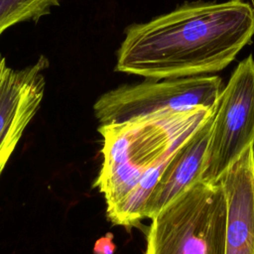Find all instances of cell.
Instances as JSON below:
<instances>
[{
  "mask_svg": "<svg viewBox=\"0 0 254 254\" xmlns=\"http://www.w3.org/2000/svg\"><path fill=\"white\" fill-rule=\"evenodd\" d=\"M215 110L163 111L99 126L103 160L94 187L105 197L112 223L132 226L145 218L146 206L170 160Z\"/></svg>",
  "mask_w": 254,
  "mask_h": 254,
  "instance_id": "cell-2",
  "label": "cell"
},
{
  "mask_svg": "<svg viewBox=\"0 0 254 254\" xmlns=\"http://www.w3.org/2000/svg\"><path fill=\"white\" fill-rule=\"evenodd\" d=\"M251 2H252V4H251V5H252V7L254 8V0H251Z\"/></svg>",
  "mask_w": 254,
  "mask_h": 254,
  "instance_id": "cell-11",
  "label": "cell"
},
{
  "mask_svg": "<svg viewBox=\"0 0 254 254\" xmlns=\"http://www.w3.org/2000/svg\"><path fill=\"white\" fill-rule=\"evenodd\" d=\"M254 146V58L243 59L222 88L214 112L200 181L217 184L227 169Z\"/></svg>",
  "mask_w": 254,
  "mask_h": 254,
  "instance_id": "cell-5",
  "label": "cell"
},
{
  "mask_svg": "<svg viewBox=\"0 0 254 254\" xmlns=\"http://www.w3.org/2000/svg\"><path fill=\"white\" fill-rule=\"evenodd\" d=\"M227 204L225 254H254V146L219 181Z\"/></svg>",
  "mask_w": 254,
  "mask_h": 254,
  "instance_id": "cell-7",
  "label": "cell"
},
{
  "mask_svg": "<svg viewBox=\"0 0 254 254\" xmlns=\"http://www.w3.org/2000/svg\"><path fill=\"white\" fill-rule=\"evenodd\" d=\"M253 36L247 2H187L128 26L115 69L155 80L206 75L224 69Z\"/></svg>",
  "mask_w": 254,
  "mask_h": 254,
  "instance_id": "cell-1",
  "label": "cell"
},
{
  "mask_svg": "<svg viewBox=\"0 0 254 254\" xmlns=\"http://www.w3.org/2000/svg\"><path fill=\"white\" fill-rule=\"evenodd\" d=\"M222 88L216 75L146 79L104 92L93 104V112L100 125H107L163 111L216 109Z\"/></svg>",
  "mask_w": 254,
  "mask_h": 254,
  "instance_id": "cell-4",
  "label": "cell"
},
{
  "mask_svg": "<svg viewBox=\"0 0 254 254\" xmlns=\"http://www.w3.org/2000/svg\"><path fill=\"white\" fill-rule=\"evenodd\" d=\"M214 114L174 154L146 206L145 218H152L168 203L200 181Z\"/></svg>",
  "mask_w": 254,
  "mask_h": 254,
  "instance_id": "cell-8",
  "label": "cell"
},
{
  "mask_svg": "<svg viewBox=\"0 0 254 254\" xmlns=\"http://www.w3.org/2000/svg\"><path fill=\"white\" fill-rule=\"evenodd\" d=\"M113 234L107 232L105 235L99 237L93 246V254H114L116 245L113 242Z\"/></svg>",
  "mask_w": 254,
  "mask_h": 254,
  "instance_id": "cell-10",
  "label": "cell"
},
{
  "mask_svg": "<svg viewBox=\"0 0 254 254\" xmlns=\"http://www.w3.org/2000/svg\"><path fill=\"white\" fill-rule=\"evenodd\" d=\"M226 217L220 183L199 181L151 218L145 254H225Z\"/></svg>",
  "mask_w": 254,
  "mask_h": 254,
  "instance_id": "cell-3",
  "label": "cell"
},
{
  "mask_svg": "<svg viewBox=\"0 0 254 254\" xmlns=\"http://www.w3.org/2000/svg\"><path fill=\"white\" fill-rule=\"evenodd\" d=\"M49 66L41 55L34 64L16 69L0 53V176L42 104Z\"/></svg>",
  "mask_w": 254,
  "mask_h": 254,
  "instance_id": "cell-6",
  "label": "cell"
},
{
  "mask_svg": "<svg viewBox=\"0 0 254 254\" xmlns=\"http://www.w3.org/2000/svg\"><path fill=\"white\" fill-rule=\"evenodd\" d=\"M60 0H0V37L13 26L24 22H38L50 15Z\"/></svg>",
  "mask_w": 254,
  "mask_h": 254,
  "instance_id": "cell-9",
  "label": "cell"
}]
</instances>
